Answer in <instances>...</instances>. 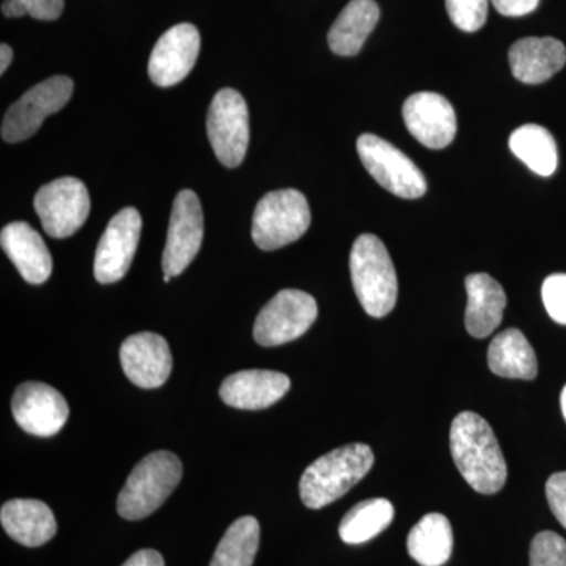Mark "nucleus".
Segmentation results:
<instances>
[{
    "label": "nucleus",
    "mask_w": 566,
    "mask_h": 566,
    "mask_svg": "<svg viewBox=\"0 0 566 566\" xmlns=\"http://www.w3.org/2000/svg\"><path fill=\"white\" fill-rule=\"evenodd\" d=\"M458 471L480 494H495L506 482V463L493 428L475 412H461L450 428Z\"/></svg>",
    "instance_id": "1"
},
{
    "label": "nucleus",
    "mask_w": 566,
    "mask_h": 566,
    "mask_svg": "<svg viewBox=\"0 0 566 566\" xmlns=\"http://www.w3.org/2000/svg\"><path fill=\"white\" fill-rule=\"evenodd\" d=\"M374 463V450L359 442L318 458L301 476L300 494L304 505L319 510L344 497L370 472Z\"/></svg>",
    "instance_id": "2"
},
{
    "label": "nucleus",
    "mask_w": 566,
    "mask_h": 566,
    "mask_svg": "<svg viewBox=\"0 0 566 566\" xmlns=\"http://www.w3.org/2000/svg\"><path fill=\"white\" fill-rule=\"evenodd\" d=\"M349 271L357 300L374 318L394 311L398 296V279L386 245L375 234H360L349 255Z\"/></svg>",
    "instance_id": "3"
},
{
    "label": "nucleus",
    "mask_w": 566,
    "mask_h": 566,
    "mask_svg": "<svg viewBox=\"0 0 566 566\" xmlns=\"http://www.w3.org/2000/svg\"><path fill=\"white\" fill-rule=\"evenodd\" d=\"M180 458L159 450L144 458L133 469L118 494L117 512L123 520L139 521L161 509L181 482Z\"/></svg>",
    "instance_id": "4"
},
{
    "label": "nucleus",
    "mask_w": 566,
    "mask_h": 566,
    "mask_svg": "<svg viewBox=\"0 0 566 566\" xmlns=\"http://www.w3.org/2000/svg\"><path fill=\"white\" fill-rule=\"evenodd\" d=\"M311 222V207L303 192L296 189L273 191L256 203L252 240L262 251H275L300 240Z\"/></svg>",
    "instance_id": "5"
},
{
    "label": "nucleus",
    "mask_w": 566,
    "mask_h": 566,
    "mask_svg": "<svg viewBox=\"0 0 566 566\" xmlns=\"http://www.w3.org/2000/svg\"><path fill=\"white\" fill-rule=\"evenodd\" d=\"M357 153L368 174L387 191L401 199H419L427 192L422 170L390 142L363 134L357 139Z\"/></svg>",
    "instance_id": "6"
},
{
    "label": "nucleus",
    "mask_w": 566,
    "mask_h": 566,
    "mask_svg": "<svg viewBox=\"0 0 566 566\" xmlns=\"http://www.w3.org/2000/svg\"><path fill=\"white\" fill-rule=\"evenodd\" d=\"M316 316L318 305L314 296L301 290H282L256 316L253 338L266 348L289 344L307 333Z\"/></svg>",
    "instance_id": "7"
},
{
    "label": "nucleus",
    "mask_w": 566,
    "mask_h": 566,
    "mask_svg": "<svg viewBox=\"0 0 566 566\" xmlns=\"http://www.w3.org/2000/svg\"><path fill=\"white\" fill-rule=\"evenodd\" d=\"M208 139L226 167L240 166L249 147V111L240 92L222 88L212 98L207 117Z\"/></svg>",
    "instance_id": "8"
},
{
    "label": "nucleus",
    "mask_w": 566,
    "mask_h": 566,
    "mask_svg": "<svg viewBox=\"0 0 566 566\" xmlns=\"http://www.w3.org/2000/svg\"><path fill=\"white\" fill-rule=\"evenodd\" d=\"M44 232L63 240L77 232L91 214V196L84 182L73 177L41 186L33 200Z\"/></svg>",
    "instance_id": "9"
},
{
    "label": "nucleus",
    "mask_w": 566,
    "mask_h": 566,
    "mask_svg": "<svg viewBox=\"0 0 566 566\" xmlns=\"http://www.w3.org/2000/svg\"><path fill=\"white\" fill-rule=\"evenodd\" d=\"M73 88L70 77L54 76L25 92L3 117L2 139L17 144L32 137L50 115L65 107Z\"/></svg>",
    "instance_id": "10"
},
{
    "label": "nucleus",
    "mask_w": 566,
    "mask_h": 566,
    "mask_svg": "<svg viewBox=\"0 0 566 566\" xmlns=\"http://www.w3.org/2000/svg\"><path fill=\"white\" fill-rule=\"evenodd\" d=\"M203 230V210L199 197L191 189H182L175 197L170 214L163 253L164 275H180L192 263L202 248Z\"/></svg>",
    "instance_id": "11"
},
{
    "label": "nucleus",
    "mask_w": 566,
    "mask_h": 566,
    "mask_svg": "<svg viewBox=\"0 0 566 566\" xmlns=\"http://www.w3.org/2000/svg\"><path fill=\"white\" fill-rule=\"evenodd\" d=\"M142 232V218L136 208H123L104 230L95 253L93 273L99 283L122 281L136 255Z\"/></svg>",
    "instance_id": "12"
},
{
    "label": "nucleus",
    "mask_w": 566,
    "mask_h": 566,
    "mask_svg": "<svg viewBox=\"0 0 566 566\" xmlns=\"http://www.w3.org/2000/svg\"><path fill=\"white\" fill-rule=\"evenodd\" d=\"M11 412L25 433L51 438L57 434L69 420L70 406L54 387L29 381L14 390Z\"/></svg>",
    "instance_id": "13"
},
{
    "label": "nucleus",
    "mask_w": 566,
    "mask_h": 566,
    "mask_svg": "<svg viewBox=\"0 0 566 566\" xmlns=\"http://www.w3.org/2000/svg\"><path fill=\"white\" fill-rule=\"evenodd\" d=\"M200 52L196 25L182 22L169 29L153 48L148 76L158 87H172L188 77Z\"/></svg>",
    "instance_id": "14"
},
{
    "label": "nucleus",
    "mask_w": 566,
    "mask_h": 566,
    "mask_svg": "<svg viewBox=\"0 0 566 566\" xmlns=\"http://www.w3.org/2000/svg\"><path fill=\"white\" fill-rule=\"evenodd\" d=\"M403 120L408 132L431 150H441L455 139V111L439 93L420 92L409 96L403 104Z\"/></svg>",
    "instance_id": "15"
},
{
    "label": "nucleus",
    "mask_w": 566,
    "mask_h": 566,
    "mask_svg": "<svg viewBox=\"0 0 566 566\" xmlns=\"http://www.w3.org/2000/svg\"><path fill=\"white\" fill-rule=\"evenodd\" d=\"M120 360L126 378L140 389H158L172 374V353L166 338L139 333L123 342Z\"/></svg>",
    "instance_id": "16"
},
{
    "label": "nucleus",
    "mask_w": 566,
    "mask_h": 566,
    "mask_svg": "<svg viewBox=\"0 0 566 566\" xmlns=\"http://www.w3.org/2000/svg\"><path fill=\"white\" fill-rule=\"evenodd\" d=\"M290 378L273 370H244L230 375L219 395L223 403L245 411L270 408L290 390Z\"/></svg>",
    "instance_id": "17"
},
{
    "label": "nucleus",
    "mask_w": 566,
    "mask_h": 566,
    "mask_svg": "<svg viewBox=\"0 0 566 566\" xmlns=\"http://www.w3.org/2000/svg\"><path fill=\"white\" fill-rule=\"evenodd\" d=\"M0 244L25 282L41 285L51 277V253L43 238L28 222H11L3 227Z\"/></svg>",
    "instance_id": "18"
},
{
    "label": "nucleus",
    "mask_w": 566,
    "mask_h": 566,
    "mask_svg": "<svg viewBox=\"0 0 566 566\" xmlns=\"http://www.w3.org/2000/svg\"><path fill=\"white\" fill-rule=\"evenodd\" d=\"M510 69L513 76L524 84L535 85L549 81L554 74L564 69L566 48L556 39L517 40L509 51Z\"/></svg>",
    "instance_id": "19"
},
{
    "label": "nucleus",
    "mask_w": 566,
    "mask_h": 566,
    "mask_svg": "<svg viewBox=\"0 0 566 566\" xmlns=\"http://www.w3.org/2000/svg\"><path fill=\"white\" fill-rule=\"evenodd\" d=\"M3 531L22 546L46 545L57 534V521L50 506L33 499H14L0 510Z\"/></svg>",
    "instance_id": "20"
},
{
    "label": "nucleus",
    "mask_w": 566,
    "mask_h": 566,
    "mask_svg": "<svg viewBox=\"0 0 566 566\" xmlns=\"http://www.w3.org/2000/svg\"><path fill=\"white\" fill-rule=\"evenodd\" d=\"M468 307H465V329L475 338H485L502 323L506 296L501 283L485 273L465 277Z\"/></svg>",
    "instance_id": "21"
},
{
    "label": "nucleus",
    "mask_w": 566,
    "mask_h": 566,
    "mask_svg": "<svg viewBox=\"0 0 566 566\" xmlns=\"http://www.w3.org/2000/svg\"><path fill=\"white\" fill-rule=\"evenodd\" d=\"M378 21L379 7L375 0H352L338 14L327 35L331 50L344 57L356 55Z\"/></svg>",
    "instance_id": "22"
},
{
    "label": "nucleus",
    "mask_w": 566,
    "mask_h": 566,
    "mask_svg": "<svg viewBox=\"0 0 566 566\" xmlns=\"http://www.w3.org/2000/svg\"><path fill=\"white\" fill-rule=\"evenodd\" d=\"M488 365L494 375L512 379H535L538 360L526 335L520 329H506L491 342L488 349Z\"/></svg>",
    "instance_id": "23"
},
{
    "label": "nucleus",
    "mask_w": 566,
    "mask_h": 566,
    "mask_svg": "<svg viewBox=\"0 0 566 566\" xmlns=\"http://www.w3.org/2000/svg\"><path fill=\"white\" fill-rule=\"evenodd\" d=\"M453 532L441 513L423 516L408 535V553L422 566H442L452 556Z\"/></svg>",
    "instance_id": "24"
},
{
    "label": "nucleus",
    "mask_w": 566,
    "mask_h": 566,
    "mask_svg": "<svg viewBox=\"0 0 566 566\" xmlns=\"http://www.w3.org/2000/svg\"><path fill=\"white\" fill-rule=\"evenodd\" d=\"M510 148L532 172L542 177H551L556 172L558 164L556 140L543 126L531 123L515 129L510 136Z\"/></svg>",
    "instance_id": "25"
},
{
    "label": "nucleus",
    "mask_w": 566,
    "mask_h": 566,
    "mask_svg": "<svg viewBox=\"0 0 566 566\" xmlns=\"http://www.w3.org/2000/svg\"><path fill=\"white\" fill-rule=\"evenodd\" d=\"M394 513V505L386 499L359 502L342 520L338 534L348 545H363L390 526Z\"/></svg>",
    "instance_id": "26"
},
{
    "label": "nucleus",
    "mask_w": 566,
    "mask_h": 566,
    "mask_svg": "<svg viewBox=\"0 0 566 566\" xmlns=\"http://www.w3.org/2000/svg\"><path fill=\"white\" fill-rule=\"evenodd\" d=\"M260 547V524L243 516L227 528L210 566H252Z\"/></svg>",
    "instance_id": "27"
},
{
    "label": "nucleus",
    "mask_w": 566,
    "mask_h": 566,
    "mask_svg": "<svg viewBox=\"0 0 566 566\" xmlns=\"http://www.w3.org/2000/svg\"><path fill=\"white\" fill-rule=\"evenodd\" d=\"M490 0H446L447 13L458 29L476 32L483 28L488 18Z\"/></svg>",
    "instance_id": "28"
},
{
    "label": "nucleus",
    "mask_w": 566,
    "mask_h": 566,
    "mask_svg": "<svg viewBox=\"0 0 566 566\" xmlns=\"http://www.w3.org/2000/svg\"><path fill=\"white\" fill-rule=\"evenodd\" d=\"M531 566H566V542L556 532H539L532 539Z\"/></svg>",
    "instance_id": "29"
},
{
    "label": "nucleus",
    "mask_w": 566,
    "mask_h": 566,
    "mask_svg": "<svg viewBox=\"0 0 566 566\" xmlns=\"http://www.w3.org/2000/svg\"><path fill=\"white\" fill-rule=\"evenodd\" d=\"M547 314L558 324H566V274H553L542 289Z\"/></svg>",
    "instance_id": "30"
},
{
    "label": "nucleus",
    "mask_w": 566,
    "mask_h": 566,
    "mask_svg": "<svg viewBox=\"0 0 566 566\" xmlns=\"http://www.w3.org/2000/svg\"><path fill=\"white\" fill-rule=\"evenodd\" d=\"M546 497L551 512L558 523L566 528V472L551 475L546 482Z\"/></svg>",
    "instance_id": "31"
},
{
    "label": "nucleus",
    "mask_w": 566,
    "mask_h": 566,
    "mask_svg": "<svg viewBox=\"0 0 566 566\" xmlns=\"http://www.w3.org/2000/svg\"><path fill=\"white\" fill-rule=\"evenodd\" d=\"M29 17L39 21H55L65 9V0H21Z\"/></svg>",
    "instance_id": "32"
},
{
    "label": "nucleus",
    "mask_w": 566,
    "mask_h": 566,
    "mask_svg": "<svg viewBox=\"0 0 566 566\" xmlns=\"http://www.w3.org/2000/svg\"><path fill=\"white\" fill-rule=\"evenodd\" d=\"M495 10L504 17H524L538 7L539 0H491Z\"/></svg>",
    "instance_id": "33"
},
{
    "label": "nucleus",
    "mask_w": 566,
    "mask_h": 566,
    "mask_svg": "<svg viewBox=\"0 0 566 566\" xmlns=\"http://www.w3.org/2000/svg\"><path fill=\"white\" fill-rule=\"evenodd\" d=\"M122 566H166L158 551L142 549L133 554Z\"/></svg>",
    "instance_id": "34"
},
{
    "label": "nucleus",
    "mask_w": 566,
    "mask_h": 566,
    "mask_svg": "<svg viewBox=\"0 0 566 566\" xmlns=\"http://www.w3.org/2000/svg\"><path fill=\"white\" fill-rule=\"evenodd\" d=\"M2 13L7 18H22L28 14V9L21 0H6L2 3Z\"/></svg>",
    "instance_id": "35"
},
{
    "label": "nucleus",
    "mask_w": 566,
    "mask_h": 566,
    "mask_svg": "<svg viewBox=\"0 0 566 566\" xmlns=\"http://www.w3.org/2000/svg\"><path fill=\"white\" fill-rule=\"evenodd\" d=\"M11 61H13V50H11L9 44L3 43L2 46H0V73H6Z\"/></svg>",
    "instance_id": "36"
},
{
    "label": "nucleus",
    "mask_w": 566,
    "mask_h": 566,
    "mask_svg": "<svg viewBox=\"0 0 566 566\" xmlns=\"http://www.w3.org/2000/svg\"><path fill=\"white\" fill-rule=\"evenodd\" d=\"M560 403H562V412H564L565 420H566V386L564 387V390H562Z\"/></svg>",
    "instance_id": "37"
}]
</instances>
